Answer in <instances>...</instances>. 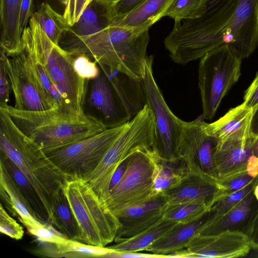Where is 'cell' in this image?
Listing matches in <instances>:
<instances>
[{
	"mask_svg": "<svg viewBox=\"0 0 258 258\" xmlns=\"http://www.w3.org/2000/svg\"><path fill=\"white\" fill-rule=\"evenodd\" d=\"M153 56H148L142 85L146 104L153 115L154 130V149L162 158L170 161L179 158L177 149L183 120L169 109L154 79L153 73Z\"/></svg>",
	"mask_w": 258,
	"mask_h": 258,
	"instance_id": "8fae6325",
	"label": "cell"
},
{
	"mask_svg": "<svg viewBox=\"0 0 258 258\" xmlns=\"http://www.w3.org/2000/svg\"><path fill=\"white\" fill-rule=\"evenodd\" d=\"M0 196L4 206L25 227L46 225L39 222L30 213L13 180L2 164H0Z\"/></svg>",
	"mask_w": 258,
	"mask_h": 258,
	"instance_id": "d4e9b609",
	"label": "cell"
},
{
	"mask_svg": "<svg viewBox=\"0 0 258 258\" xmlns=\"http://www.w3.org/2000/svg\"><path fill=\"white\" fill-rule=\"evenodd\" d=\"M212 207L206 203H189L166 207L164 219L187 223L202 218Z\"/></svg>",
	"mask_w": 258,
	"mask_h": 258,
	"instance_id": "d6a6232c",
	"label": "cell"
},
{
	"mask_svg": "<svg viewBox=\"0 0 258 258\" xmlns=\"http://www.w3.org/2000/svg\"><path fill=\"white\" fill-rule=\"evenodd\" d=\"M0 151L6 154L35 188L51 224L52 195L70 180L43 150L16 125L7 109L0 107Z\"/></svg>",
	"mask_w": 258,
	"mask_h": 258,
	"instance_id": "3957f363",
	"label": "cell"
},
{
	"mask_svg": "<svg viewBox=\"0 0 258 258\" xmlns=\"http://www.w3.org/2000/svg\"><path fill=\"white\" fill-rule=\"evenodd\" d=\"M35 64L40 80L48 96L52 101L54 108L74 111L66 105L61 93L43 67L35 61Z\"/></svg>",
	"mask_w": 258,
	"mask_h": 258,
	"instance_id": "8d00e7d4",
	"label": "cell"
},
{
	"mask_svg": "<svg viewBox=\"0 0 258 258\" xmlns=\"http://www.w3.org/2000/svg\"><path fill=\"white\" fill-rule=\"evenodd\" d=\"M0 231L16 240L22 239L24 233L23 227L10 216L2 203L0 206Z\"/></svg>",
	"mask_w": 258,
	"mask_h": 258,
	"instance_id": "60d3db41",
	"label": "cell"
},
{
	"mask_svg": "<svg viewBox=\"0 0 258 258\" xmlns=\"http://www.w3.org/2000/svg\"><path fill=\"white\" fill-rule=\"evenodd\" d=\"M253 188L238 204L227 211L220 213L210 211L208 217L201 227L198 234L216 233L232 229L248 217L254 197Z\"/></svg>",
	"mask_w": 258,
	"mask_h": 258,
	"instance_id": "cb8c5ba5",
	"label": "cell"
},
{
	"mask_svg": "<svg viewBox=\"0 0 258 258\" xmlns=\"http://www.w3.org/2000/svg\"><path fill=\"white\" fill-rule=\"evenodd\" d=\"M209 213L202 218L187 223H177L165 235L150 245L145 251L171 257V255L185 249L191 239L207 219Z\"/></svg>",
	"mask_w": 258,
	"mask_h": 258,
	"instance_id": "44dd1931",
	"label": "cell"
},
{
	"mask_svg": "<svg viewBox=\"0 0 258 258\" xmlns=\"http://www.w3.org/2000/svg\"><path fill=\"white\" fill-rule=\"evenodd\" d=\"M51 225L68 239L78 240L79 229L63 188L51 200Z\"/></svg>",
	"mask_w": 258,
	"mask_h": 258,
	"instance_id": "f1b7e54d",
	"label": "cell"
},
{
	"mask_svg": "<svg viewBox=\"0 0 258 258\" xmlns=\"http://www.w3.org/2000/svg\"><path fill=\"white\" fill-rule=\"evenodd\" d=\"M126 123L45 153L70 180L85 178L96 167Z\"/></svg>",
	"mask_w": 258,
	"mask_h": 258,
	"instance_id": "30bf717a",
	"label": "cell"
},
{
	"mask_svg": "<svg viewBox=\"0 0 258 258\" xmlns=\"http://www.w3.org/2000/svg\"><path fill=\"white\" fill-rule=\"evenodd\" d=\"M0 164L12 177L32 215L42 224H51L47 211L34 187L18 166L1 151Z\"/></svg>",
	"mask_w": 258,
	"mask_h": 258,
	"instance_id": "603a6c76",
	"label": "cell"
},
{
	"mask_svg": "<svg viewBox=\"0 0 258 258\" xmlns=\"http://www.w3.org/2000/svg\"><path fill=\"white\" fill-rule=\"evenodd\" d=\"M6 108L16 125L44 153L67 146L107 128L95 117L68 110L52 108L29 111L9 105Z\"/></svg>",
	"mask_w": 258,
	"mask_h": 258,
	"instance_id": "277c9868",
	"label": "cell"
},
{
	"mask_svg": "<svg viewBox=\"0 0 258 258\" xmlns=\"http://www.w3.org/2000/svg\"><path fill=\"white\" fill-rule=\"evenodd\" d=\"M251 133L254 136H258V108L254 112L250 124Z\"/></svg>",
	"mask_w": 258,
	"mask_h": 258,
	"instance_id": "f907efd6",
	"label": "cell"
},
{
	"mask_svg": "<svg viewBox=\"0 0 258 258\" xmlns=\"http://www.w3.org/2000/svg\"><path fill=\"white\" fill-rule=\"evenodd\" d=\"M181 158L175 161L157 158L153 174V196H158L176 186L189 172Z\"/></svg>",
	"mask_w": 258,
	"mask_h": 258,
	"instance_id": "83f0119b",
	"label": "cell"
},
{
	"mask_svg": "<svg viewBox=\"0 0 258 258\" xmlns=\"http://www.w3.org/2000/svg\"><path fill=\"white\" fill-rule=\"evenodd\" d=\"M255 185V181L243 188L234 192L215 204L210 211L223 213L226 212L238 204Z\"/></svg>",
	"mask_w": 258,
	"mask_h": 258,
	"instance_id": "7bdbcfd3",
	"label": "cell"
},
{
	"mask_svg": "<svg viewBox=\"0 0 258 258\" xmlns=\"http://www.w3.org/2000/svg\"><path fill=\"white\" fill-rule=\"evenodd\" d=\"M113 250L108 247L89 245L76 240L67 239L61 243L40 242L37 253L51 257H104Z\"/></svg>",
	"mask_w": 258,
	"mask_h": 258,
	"instance_id": "484cf974",
	"label": "cell"
},
{
	"mask_svg": "<svg viewBox=\"0 0 258 258\" xmlns=\"http://www.w3.org/2000/svg\"><path fill=\"white\" fill-rule=\"evenodd\" d=\"M146 0H118L113 3L115 20H119L134 11Z\"/></svg>",
	"mask_w": 258,
	"mask_h": 258,
	"instance_id": "ee69618b",
	"label": "cell"
},
{
	"mask_svg": "<svg viewBox=\"0 0 258 258\" xmlns=\"http://www.w3.org/2000/svg\"><path fill=\"white\" fill-rule=\"evenodd\" d=\"M167 201L164 194L155 197L151 200L121 209L114 215L120 222L135 220L147 218L165 210Z\"/></svg>",
	"mask_w": 258,
	"mask_h": 258,
	"instance_id": "1f68e13d",
	"label": "cell"
},
{
	"mask_svg": "<svg viewBox=\"0 0 258 258\" xmlns=\"http://www.w3.org/2000/svg\"><path fill=\"white\" fill-rule=\"evenodd\" d=\"M173 0H146L140 6L112 24L131 28H149L165 14Z\"/></svg>",
	"mask_w": 258,
	"mask_h": 258,
	"instance_id": "4316f807",
	"label": "cell"
},
{
	"mask_svg": "<svg viewBox=\"0 0 258 258\" xmlns=\"http://www.w3.org/2000/svg\"><path fill=\"white\" fill-rule=\"evenodd\" d=\"M175 20L164 43L171 59L185 64L228 45L241 59L258 46V0H220L200 17Z\"/></svg>",
	"mask_w": 258,
	"mask_h": 258,
	"instance_id": "6da1fadb",
	"label": "cell"
},
{
	"mask_svg": "<svg viewBox=\"0 0 258 258\" xmlns=\"http://www.w3.org/2000/svg\"><path fill=\"white\" fill-rule=\"evenodd\" d=\"M87 102L99 114L106 128L118 126L130 120L113 86L102 71L92 80Z\"/></svg>",
	"mask_w": 258,
	"mask_h": 258,
	"instance_id": "9a60e30c",
	"label": "cell"
},
{
	"mask_svg": "<svg viewBox=\"0 0 258 258\" xmlns=\"http://www.w3.org/2000/svg\"><path fill=\"white\" fill-rule=\"evenodd\" d=\"M251 249L245 232L227 229L214 234H197L184 250L186 257L232 258L245 256Z\"/></svg>",
	"mask_w": 258,
	"mask_h": 258,
	"instance_id": "5bb4252c",
	"label": "cell"
},
{
	"mask_svg": "<svg viewBox=\"0 0 258 258\" xmlns=\"http://www.w3.org/2000/svg\"><path fill=\"white\" fill-rule=\"evenodd\" d=\"M33 15L49 39L59 44L62 35L70 27L63 16L54 11L46 3H42Z\"/></svg>",
	"mask_w": 258,
	"mask_h": 258,
	"instance_id": "4dcf8cb0",
	"label": "cell"
},
{
	"mask_svg": "<svg viewBox=\"0 0 258 258\" xmlns=\"http://www.w3.org/2000/svg\"><path fill=\"white\" fill-rule=\"evenodd\" d=\"M217 143L206 131L204 121H182L177 157L185 162L189 171L217 181L214 159Z\"/></svg>",
	"mask_w": 258,
	"mask_h": 258,
	"instance_id": "4fadbf2b",
	"label": "cell"
},
{
	"mask_svg": "<svg viewBox=\"0 0 258 258\" xmlns=\"http://www.w3.org/2000/svg\"><path fill=\"white\" fill-rule=\"evenodd\" d=\"M244 232L250 239L252 249H258V208L248 222Z\"/></svg>",
	"mask_w": 258,
	"mask_h": 258,
	"instance_id": "bcb514c9",
	"label": "cell"
},
{
	"mask_svg": "<svg viewBox=\"0 0 258 258\" xmlns=\"http://www.w3.org/2000/svg\"><path fill=\"white\" fill-rule=\"evenodd\" d=\"M254 112L253 109L243 102L230 109L216 121L205 122V130L216 140V147L227 141L248 137L252 134L250 124Z\"/></svg>",
	"mask_w": 258,
	"mask_h": 258,
	"instance_id": "ac0fdd59",
	"label": "cell"
},
{
	"mask_svg": "<svg viewBox=\"0 0 258 258\" xmlns=\"http://www.w3.org/2000/svg\"><path fill=\"white\" fill-rule=\"evenodd\" d=\"M209 0H173L164 16L175 20L194 19L202 16L207 10Z\"/></svg>",
	"mask_w": 258,
	"mask_h": 258,
	"instance_id": "836d02e7",
	"label": "cell"
},
{
	"mask_svg": "<svg viewBox=\"0 0 258 258\" xmlns=\"http://www.w3.org/2000/svg\"><path fill=\"white\" fill-rule=\"evenodd\" d=\"M218 182L209 176L189 171L176 186L163 194L167 206L189 203H206L211 207Z\"/></svg>",
	"mask_w": 258,
	"mask_h": 258,
	"instance_id": "e0dca14e",
	"label": "cell"
},
{
	"mask_svg": "<svg viewBox=\"0 0 258 258\" xmlns=\"http://www.w3.org/2000/svg\"><path fill=\"white\" fill-rule=\"evenodd\" d=\"M242 60L228 45L220 46L200 58L199 87L205 119L214 117L223 98L238 81Z\"/></svg>",
	"mask_w": 258,
	"mask_h": 258,
	"instance_id": "ba28073f",
	"label": "cell"
},
{
	"mask_svg": "<svg viewBox=\"0 0 258 258\" xmlns=\"http://www.w3.org/2000/svg\"><path fill=\"white\" fill-rule=\"evenodd\" d=\"M99 66L111 82L131 120L146 105L142 80L132 78L105 66Z\"/></svg>",
	"mask_w": 258,
	"mask_h": 258,
	"instance_id": "d6986e66",
	"label": "cell"
},
{
	"mask_svg": "<svg viewBox=\"0 0 258 258\" xmlns=\"http://www.w3.org/2000/svg\"><path fill=\"white\" fill-rule=\"evenodd\" d=\"M220 1V0H209L207 8L214 6Z\"/></svg>",
	"mask_w": 258,
	"mask_h": 258,
	"instance_id": "f5cc1de1",
	"label": "cell"
},
{
	"mask_svg": "<svg viewBox=\"0 0 258 258\" xmlns=\"http://www.w3.org/2000/svg\"><path fill=\"white\" fill-rule=\"evenodd\" d=\"M256 137L251 134L243 138L227 141L216 147L214 159L218 183L248 174L247 165L252 155V147Z\"/></svg>",
	"mask_w": 258,
	"mask_h": 258,
	"instance_id": "2e32d148",
	"label": "cell"
},
{
	"mask_svg": "<svg viewBox=\"0 0 258 258\" xmlns=\"http://www.w3.org/2000/svg\"><path fill=\"white\" fill-rule=\"evenodd\" d=\"M63 189L78 225V241L105 247L114 240L121 223L84 179L68 180Z\"/></svg>",
	"mask_w": 258,
	"mask_h": 258,
	"instance_id": "8992f818",
	"label": "cell"
},
{
	"mask_svg": "<svg viewBox=\"0 0 258 258\" xmlns=\"http://www.w3.org/2000/svg\"><path fill=\"white\" fill-rule=\"evenodd\" d=\"M149 28H131L111 24L85 36L64 33L59 45L72 55H85L99 65L142 80L145 71Z\"/></svg>",
	"mask_w": 258,
	"mask_h": 258,
	"instance_id": "7a4b0ae2",
	"label": "cell"
},
{
	"mask_svg": "<svg viewBox=\"0 0 258 258\" xmlns=\"http://www.w3.org/2000/svg\"><path fill=\"white\" fill-rule=\"evenodd\" d=\"M105 1H108V2L112 3H114L117 2L118 0H105Z\"/></svg>",
	"mask_w": 258,
	"mask_h": 258,
	"instance_id": "db71d44e",
	"label": "cell"
},
{
	"mask_svg": "<svg viewBox=\"0 0 258 258\" xmlns=\"http://www.w3.org/2000/svg\"><path fill=\"white\" fill-rule=\"evenodd\" d=\"M22 2V0H0L1 49L8 56L21 50Z\"/></svg>",
	"mask_w": 258,
	"mask_h": 258,
	"instance_id": "ffe728a7",
	"label": "cell"
},
{
	"mask_svg": "<svg viewBox=\"0 0 258 258\" xmlns=\"http://www.w3.org/2000/svg\"><path fill=\"white\" fill-rule=\"evenodd\" d=\"M112 3L105 0H93L79 20L67 32L78 36L98 32L110 25L115 20Z\"/></svg>",
	"mask_w": 258,
	"mask_h": 258,
	"instance_id": "7402d4cb",
	"label": "cell"
},
{
	"mask_svg": "<svg viewBox=\"0 0 258 258\" xmlns=\"http://www.w3.org/2000/svg\"><path fill=\"white\" fill-rule=\"evenodd\" d=\"M33 0H22L21 11V29L23 30L28 25L32 14Z\"/></svg>",
	"mask_w": 258,
	"mask_h": 258,
	"instance_id": "c3c4849f",
	"label": "cell"
},
{
	"mask_svg": "<svg viewBox=\"0 0 258 258\" xmlns=\"http://www.w3.org/2000/svg\"><path fill=\"white\" fill-rule=\"evenodd\" d=\"M177 223L164 220L134 236L115 240L116 243L108 247L114 251L121 252H140L146 250L150 245L165 235Z\"/></svg>",
	"mask_w": 258,
	"mask_h": 258,
	"instance_id": "f546056e",
	"label": "cell"
},
{
	"mask_svg": "<svg viewBox=\"0 0 258 258\" xmlns=\"http://www.w3.org/2000/svg\"><path fill=\"white\" fill-rule=\"evenodd\" d=\"M26 228L29 233L40 242L58 243L68 239L51 224L42 227L28 226Z\"/></svg>",
	"mask_w": 258,
	"mask_h": 258,
	"instance_id": "f35d334b",
	"label": "cell"
},
{
	"mask_svg": "<svg viewBox=\"0 0 258 258\" xmlns=\"http://www.w3.org/2000/svg\"><path fill=\"white\" fill-rule=\"evenodd\" d=\"M255 180V178L246 173L231 178L225 182L218 183V188L213 200L214 205L231 194L243 188Z\"/></svg>",
	"mask_w": 258,
	"mask_h": 258,
	"instance_id": "d590c367",
	"label": "cell"
},
{
	"mask_svg": "<svg viewBox=\"0 0 258 258\" xmlns=\"http://www.w3.org/2000/svg\"><path fill=\"white\" fill-rule=\"evenodd\" d=\"M243 102L254 112L258 108V74L246 89L243 96Z\"/></svg>",
	"mask_w": 258,
	"mask_h": 258,
	"instance_id": "f6af8a7d",
	"label": "cell"
},
{
	"mask_svg": "<svg viewBox=\"0 0 258 258\" xmlns=\"http://www.w3.org/2000/svg\"><path fill=\"white\" fill-rule=\"evenodd\" d=\"M8 57L7 70L17 109L44 111L54 108L37 74L35 61L24 49Z\"/></svg>",
	"mask_w": 258,
	"mask_h": 258,
	"instance_id": "7c38bea8",
	"label": "cell"
},
{
	"mask_svg": "<svg viewBox=\"0 0 258 258\" xmlns=\"http://www.w3.org/2000/svg\"><path fill=\"white\" fill-rule=\"evenodd\" d=\"M253 194L254 196V198L258 201V183L256 184L254 186L253 189Z\"/></svg>",
	"mask_w": 258,
	"mask_h": 258,
	"instance_id": "816d5d0a",
	"label": "cell"
},
{
	"mask_svg": "<svg viewBox=\"0 0 258 258\" xmlns=\"http://www.w3.org/2000/svg\"><path fill=\"white\" fill-rule=\"evenodd\" d=\"M164 211L152 216L135 220L120 222L114 241L134 236L164 220Z\"/></svg>",
	"mask_w": 258,
	"mask_h": 258,
	"instance_id": "e575fe53",
	"label": "cell"
},
{
	"mask_svg": "<svg viewBox=\"0 0 258 258\" xmlns=\"http://www.w3.org/2000/svg\"><path fill=\"white\" fill-rule=\"evenodd\" d=\"M8 55L1 49L0 56V107L6 108L10 101L12 90L10 78L7 70Z\"/></svg>",
	"mask_w": 258,
	"mask_h": 258,
	"instance_id": "b9f144b4",
	"label": "cell"
},
{
	"mask_svg": "<svg viewBox=\"0 0 258 258\" xmlns=\"http://www.w3.org/2000/svg\"><path fill=\"white\" fill-rule=\"evenodd\" d=\"M128 158L122 162L114 172L109 185V190L118 183L125 173L127 166Z\"/></svg>",
	"mask_w": 258,
	"mask_h": 258,
	"instance_id": "681fc988",
	"label": "cell"
},
{
	"mask_svg": "<svg viewBox=\"0 0 258 258\" xmlns=\"http://www.w3.org/2000/svg\"><path fill=\"white\" fill-rule=\"evenodd\" d=\"M93 0H61L63 5V16L69 27L74 25Z\"/></svg>",
	"mask_w": 258,
	"mask_h": 258,
	"instance_id": "ab89813d",
	"label": "cell"
},
{
	"mask_svg": "<svg viewBox=\"0 0 258 258\" xmlns=\"http://www.w3.org/2000/svg\"><path fill=\"white\" fill-rule=\"evenodd\" d=\"M104 257L112 258H151V257H165L163 255L154 253H144L139 252H121L112 251L107 254Z\"/></svg>",
	"mask_w": 258,
	"mask_h": 258,
	"instance_id": "7dc6e473",
	"label": "cell"
},
{
	"mask_svg": "<svg viewBox=\"0 0 258 258\" xmlns=\"http://www.w3.org/2000/svg\"><path fill=\"white\" fill-rule=\"evenodd\" d=\"M73 56L74 68L81 78L88 81L99 76L101 71L95 61H93L91 58L83 54Z\"/></svg>",
	"mask_w": 258,
	"mask_h": 258,
	"instance_id": "74e56055",
	"label": "cell"
},
{
	"mask_svg": "<svg viewBox=\"0 0 258 258\" xmlns=\"http://www.w3.org/2000/svg\"><path fill=\"white\" fill-rule=\"evenodd\" d=\"M21 48L43 67L66 105L78 114H84L87 81L76 72L74 56L49 39L33 15L22 32Z\"/></svg>",
	"mask_w": 258,
	"mask_h": 258,
	"instance_id": "5b68a950",
	"label": "cell"
},
{
	"mask_svg": "<svg viewBox=\"0 0 258 258\" xmlns=\"http://www.w3.org/2000/svg\"><path fill=\"white\" fill-rule=\"evenodd\" d=\"M155 130L152 113L146 104L125 127L110 146L96 167L85 178L104 201L112 175L120 163L134 152L154 148Z\"/></svg>",
	"mask_w": 258,
	"mask_h": 258,
	"instance_id": "52a82bcc",
	"label": "cell"
},
{
	"mask_svg": "<svg viewBox=\"0 0 258 258\" xmlns=\"http://www.w3.org/2000/svg\"><path fill=\"white\" fill-rule=\"evenodd\" d=\"M160 155L154 148L138 150L128 158L126 170L104 201L114 214L125 208L147 202L153 196V174Z\"/></svg>",
	"mask_w": 258,
	"mask_h": 258,
	"instance_id": "9c48e42d",
	"label": "cell"
}]
</instances>
